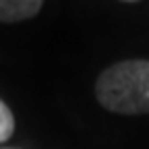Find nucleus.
I'll return each mask as SVG.
<instances>
[{
    "instance_id": "f257e3e1",
    "label": "nucleus",
    "mask_w": 149,
    "mask_h": 149,
    "mask_svg": "<svg viewBox=\"0 0 149 149\" xmlns=\"http://www.w3.org/2000/svg\"><path fill=\"white\" fill-rule=\"evenodd\" d=\"M95 97L116 114H147L149 60H122L106 68L95 83Z\"/></svg>"
},
{
    "instance_id": "f03ea898",
    "label": "nucleus",
    "mask_w": 149,
    "mask_h": 149,
    "mask_svg": "<svg viewBox=\"0 0 149 149\" xmlns=\"http://www.w3.org/2000/svg\"><path fill=\"white\" fill-rule=\"evenodd\" d=\"M44 0H0V23H19L35 17Z\"/></svg>"
},
{
    "instance_id": "7ed1b4c3",
    "label": "nucleus",
    "mask_w": 149,
    "mask_h": 149,
    "mask_svg": "<svg viewBox=\"0 0 149 149\" xmlns=\"http://www.w3.org/2000/svg\"><path fill=\"white\" fill-rule=\"evenodd\" d=\"M15 133V116L10 108L0 100V143H4L13 137Z\"/></svg>"
},
{
    "instance_id": "20e7f679",
    "label": "nucleus",
    "mask_w": 149,
    "mask_h": 149,
    "mask_svg": "<svg viewBox=\"0 0 149 149\" xmlns=\"http://www.w3.org/2000/svg\"><path fill=\"white\" fill-rule=\"evenodd\" d=\"M0 149H19V147H0Z\"/></svg>"
},
{
    "instance_id": "39448f33",
    "label": "nucleus",
    "mask_w": 149,
    "mask_h": 149,
    "mask_svg": "<svg viewBox=\"0 0 149 149\" xmlns=\"http://www.w3.org/2000/svg\"><path fill=\"white\" fill-rule=\"evenodd\" d=\"M122 2H137V0H122Z\"/></svg>"
}]
</instances>
